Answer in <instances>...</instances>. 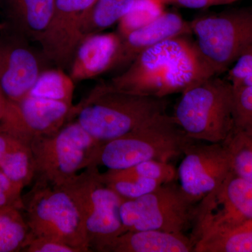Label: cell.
I'll use <instances>...</instances> for the list:
<instances>
[{"label": "cell", "instance_id": "28", "mask_svg": "<svg viewBox=\"0 0 252 252\" xmlns=\"http://www.w3.org/2000/svg\"><path fill=\"white\" fill-rule=\"evenodd\" d=\"M233 88L234 126H243L252 117V86Z\"/></svg>", "mask_w": 252, "mask_h": 252}, {"label": "cell", "instance_id": "36", "mask_svg": "<svg viewBox=\"0 0 252 252\" xmlns=\"http://www.w3.org/2000/svg\"><path fill=\"white\" fill-rule=\"evenodd\" d=\"M241 127H252V117L250 118V120L248 121V122L246 123V124H245V125L243 126H240Z\"/></svg>", "mask_w": 252, "mask_h": 252}, {"label": "cell", "instance_id": "3", "mask_svg": "<svg viewBox=\"0 0 252 252\" xmlns=\"http://www.w3.org/2000/svg\"><path fill=\"white\" fill-rule=\"evenodd\" d=\"M195 140L166 112L157 114L122 137L101 144L93 165L108 170L127 168L147 160L170 162Z\"/></svg>", "mask_w": 252, "mask_h": 252}, {"label": "cell", "instance_id": "37", "mask_svg": "<svg viewBox=\"0 0 252 252\" xmlns=\"http://www.w3.org/2000/svg\"><path fill=\"white\" fill-rule=\"evenodd\" d=\"M162 1H163L164 3L166 2L167 0H162Z\"/></svg>", "mask_w": 252, "mask_h": 252}, {"label": "cell", "instance_id": "5", "mask_svg": "<svg viewBox=\"0 0 252 252\" xmlns=\"http://www.w3.org/2000/svg\"><path fill=\"white\" fill-rule=\"evenodd\" d=\"M59 187L70 194L79 207L91 252H104L125 233L120 215L125 200L105 185L98 166L89 165Z\"/></svg>", "mask_w": 252, "mask_h": 252}, {"label": "cell", "instance_id": "15", "mask_svg": "<svg viewBox=\"0 0 252 252\" xmlns=\"http://www.w3.org/2000/svg\"><path fill=\"white\" fill-rule=\"evenodd\" d=\"M190 34V22L177 13L165 11L152 23L122 38L114 69L127 67L140 53L160 41Z\"/></svg>", "mask_w": 252, "mask_h": 252}, {"label": "cell", "instance_id": "8", "mask_svg": "<svg viewBox=\"0 0 252 252\" xmlns=\"http://www.w3.org/2000/svg\"><path fill=\"white\" fill-rule=\"evenodd\" d=\"M190 24L199 50L217 76L252 45V6L200 16Z\"/></svg>", "mask_w": 252, "mask_h": 252}, {"label": "cell", "instance_id": "16", "mask_svg": "<svg viewBox=\"0 0 252 252\" xmlns=\"http://www.w3.org/2000/svg\"><path fill=\"white\" fill-rule=\"evenodd\" d=\"M122 38L118 33H97L83 38L70 64L74 82L98 77L114 69Z\"/></svg>", "mask_w": 252, "mask_h": 252}, {"label": "cell", "instance_id": "38", "mask_svg": "<svg viewBox=\"0 0 252 252\" xmlns=\"http://www.w3.org/2000/svg\"><path fill=\"white\" fill-rule=\"evenodd\" d=\"M1 211H2V210H1Z\"/></svg>", "mask_w": 252, "mask_h": 252}, {"label": "cell", "instance_id": "34", "mask_svg": "<svg viewBox=\"0 0 252 252\" xmlns=\"http://www.w3.org/2000/svg\"><path fill=\"white\" fill-rule=\"evenodd\" d=\"M6 104H7V99L4 95V93L0 89V121L2 119L4 116L5 109H6Z\"/></svg>", "mask_w": 252, "mask_h": 252}, {"label": "cell", "instance_id": "9", "mask_svg": "<svg viewBox=\"0 0 252 252\" xmlns=\"http://www.w3.org/2000/svg\"><path fill=\"white\" fill-rule=\"evenodd\" d=\"M197 205L172 181L140 198L124 200L121 219L125 232L157 230L185 233L193 225Z\"/></svg>", "mask_w": 252, "mask_h": 252}, {"label": "cell", "instance_id": "33", "mask_svg": "<svg viewBox=\"0 0 252 252\" xmlns=\"http://www.w3.org/2000/svg\"><path fill=\"white\" fill-rule=\"evenodd\" d=\"M23 142V141L19 140L0 126V160L15 147Z\"/></svg>", "mask_w": 252, "mask_h": 252}, {"label": "cell", "instance_id": "26", "mask_svg": "<svg viewBox=\"0 0 252 252\" xmlns=\"http://www.w3.org/2000/svg\"><path fill=\"white\" fill-rule=\"evenodd\" d=\"M162 0H134L130 9L119 22L118 34L123 38L152 23L165 12Z\"/></svg>", "mask_w": 252, "mask_h": 252}, {"label": "cell", "instance_id": "10", "mask_svg": "<svg viewBox=\"0 0 252 252\" xmlns=\"http://www.w3.org/2000/svg\"><path fill=\"white\" fill-rule=\"evenodd\" d=\"M252 222V183L233 171L197 205L190 238L194 247L208 235Z\"/></svg>", "mask_w": 252, "mask_h": 252}, {"label": "cell", "instance_id": "11", "mask_svg": "<svg viewBox=\"0 0 252 252\" xmlns=\"http://www.w3.org/2000/svg\"><path fill=\"white\" fill-rule=\"evenodd\" d=\"M31 42L4 26L0 31V89L8 100L26 97L51 63Z\"/></svg>", "mask_w": 252, "mask_h": 252}, {"label": "cell", "instance_id": "1", "mask_svg": "<svg viewBox=\"0 0 252 252\" xmlns=\"http://www.w3.org/2000/svg\"><path fill=\"white\" fill-rule=\"evenodd\" d=\"M217 76L195 41L170 38L140 53L122 74L105 83L115 90L167 97Z\"/></svg>", "mask_w": 252, "mask_h": 252}, {"label": "cell", "instance_id": "4", "mask_svg": "<svg viewBox=\"0 0 252 252\" xmlns=\"http://www.w3.org/2000/svg\"><path fill=\"white\" fill-rule=\"evenodd\" d=\"M172 116L190 138L222 143L234 126L233 85L217 76L200 81L182 93Z\"/></svg>", "mask_w": 252, "mask_h": 252}, {"label": "cell", "instance_id": "29", "mask_svg": "<svg viewBox=\"0 0 252 252\" xmlns=\"http://www.w3.org/2000/svg\"><path fill=\"white\" fill-rule=\"evenodd\" d=\"M22 190L0 170V211L11 208L24 210Z\"/></svg>", "mask_w": 252, "mask_h": 252}, {"label": "cell", "instance_id": "25", "mask_svg": "<svg viewBox=\"0 0 252 252\" xmlns=\"http://www.w3.org/2000/svg\"><path fill=\"white\" fill-rule=\"evenodd\" d=\"M106 178H144L159 181L162 184L175 181L177 171L169 162L147 160L123 170H108L102 173Z\"/></svg>", "mask_w": 252, "mask_h": 252}, {"label": "cell", "instance_id": "12", "mask_svg": "<svg viewBox=\"0 0 252 252\" xmlns=\"http://www.w3.org/2000/svg\"><path fill=\"white\" fill-rule=\"evenodd\" d=\"M182 156L177 170L179 185L195 203L218 188L231 171L229 157L222 143L194 140Z\"/></svg>", "mask_w": 252, "mask_h": 252}, {"label": "cell", "instance_id": "32", "mask_svg": "<svg viewBox=\"0 0 252 252\" xmlns=\"http://www.w3.org/2000/svg\"><path fill=\"white\" fill-rule=\"evenodd\" d=\"M238 0H167L166 2H173L189 9H204L211 6L231 4Z\"/></svg>", "mask_w": 252, "mask_h": 252}, {"label": "cell", "instance_id": "35", "mask_svg": "<svg viewBox=\"0 0 252 252\" xmlns=\"http://www.w3.org/2000/svg\"><path fill=\"white\" fill-rule=\"evenodd\" d=\"M252 86V74L248 77L244 78L241 81H239L237 84L233 85V87H239V86Z\"/></svg>", "mask_w": 252, "mask_h": 252}, {"label": "cell", "instance_id": "7", "mask_svg": "<svg viewBox=\"0 0 252 252\" xmlns=\"http://www.w3.org/2000/svg\"><path fill=\"white\" fill-rule=\"evenodd\" d=\"M100 143L77 122L69 121L59 130L31 143L36 180L61 186L93 165Z\"/></svg>", "mask_w": 252, "mask_h": 252}, {"label": "cell", "instance_id": "19", "mask_svg": "<svg viewBox=\"0 0 252 252\" xmlns=\"http://www.w3.org/2000/svg\"><path fill=\"white\" fill-rule=\"evenodd\" d=\"M134 0H96L81 17V38L102 32L119 23L130 9Z\"/></svg>", "mask_w": 252, "mask_h": 252}, {"label": "cell", "instance_id": "20", "mask_svg": "<svg viewBox=\"0 0 252 252\" xmlns=\"http://www.w3.org/2000/svg\"><path fill=\"white\" fill-rule=\"evenodd\" d=\"M193 252H252V222L205 237Z\"/></svg>", "mask_w": 252, "mask_h": 252}, {"label": "cell", "instance_id": "13", "mask_svg": "<svg viewBox=\"0 0 252 252\" xmlns=\"http://www.w3.org/2000/svg\"><path fill=\"white\" fill-rule=\"evenodd\" d=\"M73 105L26 95L17 101L7 99L0 126L25 143L54 133L68 122Z\"/></svg>", "mask_w": 252, "mask_h": 252}, {"label": "cell", "instance_id": "21", "mask_svg": "<svg viewBox=\"0 0 252 252\" xmlns=\"http://www.w3.org/2000/svg\"><path fill=\"white\" fill-rule=\"evenodd\" d=\"M223 144L231 170L252 183V127L233 126Z\"/></svg>", "mask_w": 252, "mask_h": 252}, {"label": "cell", "instance_id": "30", "mask_svg": "<svg viewBox=\"0 0 252 252\" xmlns=\"http://www.w3.org/2000/svg\"><path fill=\"white\" fill-rule=\"evenodd\" d=\"M26 252H80L77 249L56 239L30 234L26 247Z\"/></svg>", "mask_w": 252, "mask_h": 252}, {"label": "cell", "instance_id": "31", "mask_svg": "<svg viewBox=\"0 0 252 252\" xmlns=\"http://www.w3.org/2000/svg\"><path fill=\"white\" fill-rule=\"evenodd\" d=\"M231 67L227 79L232 85L252 74V45L244 51Z\"/></svg>", "mask_w": 252, "mask_h": 252}, {"label": "cell", "instance_id": "24", "mask_svg": "<svg viewBox=\"0 0 252 252\" xmlns=\"http://www.w3.org/2000/svg\"><path fill=\"white\" fill-rule=\"evenodd\" d=\"M0 170L23 189L35 178L34 157L29 144H20L0 160Z\"/></svg>", "mask_w": 252, "mask_h": 252}, {"label": "cell", "instance_id": "17", "mask_svg": "<svg viewBox=\"0 0 252 252\" xmlns=\"http://www.w3.org/2000/svg\"><path fill=\"white\" fill-rule=\"evenodd\" d=\"M6 22L3 26L27 38L39 41L49 26L55 0H3Z\"/></svg>", "mask_w": 252, "mask_h": 252}, {"label": "cell", "instance_id": "27", "mask_svg": "<svg viewBox=\"0 0 252 252\" xmlns=\"http://www.w3.org/2000/svg\"><path fill=\"white\" fill-rule=\"evenodd\" d=\"M106 186L119 194L124 200H134L151 193L160 185L159 181L144 178H106L102 175Z\"/></svg>", "mask_w": 252, "mask_h": 252}, {"label": "cell", "instance_id": "14", "mask_svg": "<svg viewBox=\"0 0 252 252\" xmlns=\"http://www.w3.org/2000/svg\"><path fill=\"white\" fill-rule=\"evenodd\" d=\"M96 0H55L52 16L39 39L41 51L60 69L70 67L82 38L79 25L84 13Z\"/></svg>", "mask_w": 252, "mask_h": 252}, {"label": "cell", "instance_id": "2", "mask_svg": "<svg viewBox=\"0 0 252 252\" xmlns=\"http://www.w3.org/2000/svg\"><path fill=\"white\" fill-rule=\"evenodd\" d=\"M168 105L167 97L124 92L103 83L73 104L68 122L75 121L93 138L104 144L166 112Z\"/></svg>", "mask_w": 252, "mask_h": 252}, {"label": "cell", "instance_id": "23", "mask_svg": "<svg viewBox=\"0 0 252 252\" xmlns=\"http://www.w3.org/2000/svg\"><path fill=\"white\" fill-rule=\"evenodd\" d=\"M21 211L16 208L0 211V252H23L26 247L30 228Z\"/></svg>", "mask_w": 252, "mask_h": 252}, {"label": "cell", "instance_id": "18", "mask_svg": "<svg viewBox=\"0 0 252 252\" xmlns=\"http://www.w3.org/2000/svg\"><path fill=\"white\" fill-rule=\"evenodd\" d=\"M193 250L191 239L185 233L145 230L122 233L104 252H193Z\"/></svg>", "mask_w": 252, "mask_h": 252}, {"label": "cell", "instance_id": "6", "mask_svg": "<svg viewBox=\"0 0 252 252\" xmlns=\"http://www.w3.org/2000/svg\"><path fill=\"white\" fill-rule=\"evenodd\" d=\"M23 201L31 235L56 239L80 252H91L79 207L63 187L36 180Z\"/></svg>", "mask_w": 252, "mask_h": 252}, {"label": "cell", "instance_id": "22", "mask_svg": "<svg viewBox=\"0 0 252 252\" xmlns=\"http://www.w3.org/2000/svg\"><path fill=\"white\" fill-rule=\"evenodd\" d=\"M74 92V81L69 74L59 67L48 68L39 74L27 95L73 105Z\"/></svg>", "mask_w": 252, "mask_h": 252}]
</instances>
